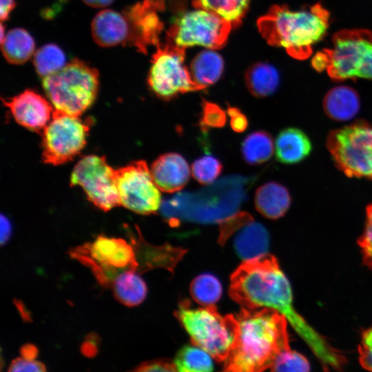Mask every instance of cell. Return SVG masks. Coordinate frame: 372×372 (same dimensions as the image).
Segmentation results:
<instances>
[{"mask_svg":"<svg viewBox=\"0 0 372 372\" xmlns=\"http://www.w3.org/2000/svg\"><path fill=\"white\" fill-rule=\"evenodd\" d=\"M238 329L224 371L258 372L271 369L279 355L291 349L287 320L269 308H242Z\"/></svg>","mask_w":372,"mask_h":372,"instance_id":"cell-2","label":"cell"},{"mask_svg":"<svg viewBox=\"0 0 372 372\" xmlns=\"http://www.w3.org/2000/svg\"><path fill=\"white\" fill-rule=\"evenodd\" d=\"M94 41L103 48L127 43L130 36V25L125 14L111 9L98 12L91 23Z\"/></svg>","mask_w":372,"mask_h":372,"instance_id":"cell-17","label":"cell"},{"mask_svg":"<svg viewBox=\"0 0 372 372\" xmlns=\"http://www.w3.org/2000/svg\"><path fill=\"white\" fill-rule=\"evenodd\" d=\"M272 371H309L310 364L300 353L291 349L282 353L270 369Z\"/></svg>","mask_w":372,"mask_h":372,"instance_id":"cell-33","label":"cell"},{"mask_svg":"<svg viewBox=\"0 0 372 372\" xmlns=\"http://www.w3.org/2000/svg\"><path fill=\"white\" fill-rule=\"evenodd\" d=\"M331 48L317 52L311 65L318 72L327 70L335 81L358 78L372 80V32L346 29L332 37Z\"/></svg>","mask_w":372,"mask_h":372,"instance_id":"cell-4","label":"cell"},{"mask_svg":"<svg viewBox=\"0 0 372 372\" xmlns=\"http://www.w3.org/2000/svg\"><path fill=\"white\" fill-rule=\"evenodd\" d=\"M360 101L357 92L351 87L340 85L330 90L324 96L326 114L338 121L353 118L358 112Z\"/></svg>","mask_w":372,"mask_h":372,"instance_id":"cell-22","label":"cell"},{"mask_svg":"<svg viewBox=\"0 0 372 372\" xmlns=\"http://www.w3.org/2000/svg\"><path fill=\"white\" fill-rule=\"evenodd\" d=\"M326 145L345 175L372 180V124L359 121L334 130Z\"/></svg>","mask_w":372,"mask_h":372,"instance_id":"cell-8","label":"cell"},{"mask_svg":"<svg viewBox=\"0 0 372 372\" xmlns=\"http://www.w3.org/2000/svg\"><path fill=\"white\" fill-rule=\"evenodd\" d=\"M224 62L220 54L205 50L198 54L190 65L194 81L206 88L215 83L221 76Z\"/></svg>","mask_w":372,"mask_h":372,"instance_id":"cell-26","label":"cell"},{"mask_svg":"<svg viewBox=\"0 0 372 372\" xmlns=\"http://www.w3.org/2000/svg\"><path fill=\"white\" fill-rule=\"evenodd\" d=\"M85 4L94 8H104L110 5L114 0H82Z\"/></svg>","mask_w":372,"mask_h":372,"instance_id":"cell-44","label":"cell"},{"mask_svg":"<svg viewBox=\"0 0 372 372\" xmlns=\"http://www.w3.org/2000/svg\"><path fill=\"white\" fill-rule=\"evenodd\" d=\"M20 353L22 357L34 360L38 355V349L34 345L27 344L21 347Z\"/></svg>","mask_w":372,"mask_h":372,"instance_id":"cell-43","label":"cell"},{"mask_svg":"<svg viewBox=\"0 0 372 372\" xmlns=\"http://www.w3.org/2000/svg\"><path fill=\"white\" fill-rule=\"evenodd\" d=\"M166 0H143L126 9L124 14L130 25L127 43L136 47L143 53L150 45H158L159 34L163 30L158 12L165 8Z\"/></svg>","mask_w":372,"mask_h":372,"instance_id":"cell-14","label":"cell"},{"mask_svg":"<svg viewBox=\"0 0 372 372\" xmlns=\"http://www.w3.org/2000/svg\"><path fill=\"white\" fill-rule=\"evenodd\" d=\"M251 0H193L196 8L211 12L237 25L245 14Z\"/></svg>","mask_w":372,"mask_h":372,"instance_id":"cell-28","label":"cell"},{"mask_svg":"<svg viewBox=\"0 0 372 372\" xmlns=\"http://www.w3.org/2000/svg\"><path fill=\"white\" fill-rule=\"evenodd\" d=\"M10 372H43L46 371L45 364L39 361L23 357L14 359L9 365Z\"/></svg>","mask_w":372,"mask_h":372,"instance_id":"cell-38","label":"cell"},{"mask_svg":"<svg viewBox=\"0 0 372 372\" xmlns=\"http://www.w3.org/2000/svg\"><path fill=\"white\" fill-rule=\"evenodd\" d=\"M16 5L15 0H1L0 18L1 21H6Z\"/></svg>","mask_w":372,"mask_h":372,"instance_id":"cell-42","label":"cell"},{"mask_svg":"<svg viewBox=\"0 0 372 372\" xmlns=\"http://www.w3.org/2000/svg\"><path fill=\"white\" fill-rule=\"evenodd\" d=\"M330 13L320 3L290 10L274 5L257 21L258 30L271 45L284 48L291 57L304 60L327 34Z\"/></svg>","mask_w":372,"mask_h":372,"instance_id":"cell-3","label":"cell"},{"mask_svg":"<svg viewBox=\"0 0 372 372\" xmlns=\"http://www.w3.org/2000/svg\"><path fill=\"white\" fill-rule=\"evenodd\" d=\"M89 130V123L80 116L54 110L42 131L44 163L58 165L73 159L85 147Z\"/></svg>","mask_w":372,"mask_h":372,"instance_id":"cell-11","label":"cell"},{"mask_svg":"<svg viewBox=\"0 0 372 372\" xmlns=\"http://www.w3.org/2000/svg\"><path fill=\"white\" fill-rule=\"evenodd\" d=\"M69 254L88 267L104 287H110L120 273L138 269L132 244L122 238L99 236L91 242L72 248Z\"/></svg>","mask_w":372,"mask_h":372,"instance_id":"cell-7","label":"cell"},{"mask_svg":"<svg viewBox=\"0 0 372 372\" xmlns=\"http://www.w3.org/2000/svg\"><path fill=\"white\" fill-rule=\"evenodd\" d=\"M223 169L221 161L211 154L198 158L192 165V176L201 185H209L214 182Z\"/></svg>","mask_w":372,"mask_h":372,"instance_id":"cell-32","label":"cell"},{"mask_svg":"<svg viewBox=\"0 0 372 372\" xmlns=\"http://www.w3.org/2000/svg\"><path fill=\"white\" fill-rule=\"evenodd\" d=\"M232 23L217 14L199 9L180 15L167 31V40L176 45H201L216 50L227 41Z\"/></svg>","mask_w":372,"mask_h":372,"instance_id":"cell-10","label":"cell"},{"mask_svg":"<svg viewBox=\"0 0 372 372\" xmlns=\"http://www.w3.org/2000/svg\"><path fill=\"white\" fill-rule=\"evenodd\" d=\"M132 371L138 372L153 371H176V369L174 362L166 358H160L147 362H143L136 366Z\"/></svg>","mask_w":372,"mask_h":372,"instance_id":"cell-39","label":"cell"},{"mask_svg":"<svg viewBox=\"0 0 372 372\" xmlns=\"http://www.w3.org/2000/svg\"><path fill=\"white\" fill-rule=\"evenodd\" d=\"M110 287L116 300L130 307L140 304L145 300L147 292L145 281L134 270L120 273Z\"/></svg>","mask_w":372,"mask_h":372,"instance_id":"cell-23","label":"cell"},{"mask_svg":"<svg viewBox=\"0 0 372 372\" xmlns=\"http://www.w3.org/2000/svg\"><path fill=\"white\" fill-rule=\"evenodd\" d=\"M237 231L234 245L238 256L244 261L267 254L269 235L262 224L252 220Z\"/></svg>","mask_w":372,"mask_h":372,"instance_id":"cell-20","label":"cell"},{"mask_svg":"<svg viewBox=\"0 0 372 372\" xmlns=\"http://www.w3.org/2000/svg\"><path fill=\"white\" fill-rule=\"evenodd\" d=\"M65 55L62 49L54 43H48L34 54L33 64L37 74L44 78L65 65Z\"/></svg>","mask_w":372,"mask_h":372,"instance_id":"cell-30","label":"cell"},{"mask_svg":"<svg viewBox=\"0 0 372 372\" xmlns=\"http://www.w3.org/2000/svg\"><path fill=\"white\" fill-rule=\"evenodd\" d=\"M193 299L203 306L214 305L222 294V286L218 279L209 273L195 278L190 285Z\"/></svg>","mask_w":372,"mask_h":372,"instance_id":"cell-31","label":"cell"},{"mask_svg":"<svg viewBox=\"0 0 372 372\" xmlns=\"http://www.w3.org/2000/svg\"><path fill=\"white\" fill-rule=\"evenodd\" d=\"M150 172L156 186L166 193L182 189L190 177L188 163L176 152H167L159 156L152 164Z\"/></svg>","mask_w":372,"mask_h":372,"instance_id":"cell-16","label":"cell"},{"mask_svg":"<svg viewBox=\"0 0 372 372\" xmlns=\"http://www.w3.org/2000/svg\"><path fill=\"white\" fill-rule=\"evenodd\" d=\"M254 205L256 210L263 216L276 220L282 217L289 209L291 196L284 185L271 181L257 189Z\"/></svg>","mask_w":372,"mask_h":372,"instance_id":"cell-19","label":"cell"},{"mask_svg":"<svg viewBox=\"0 0 372 372\" xmlns=\"http://www.w3.org/2000/svg\"><path fill=\"white\" fill-rule=\"evenodd\" d=\"M311 143L300 130L288 127L280 131L276 139L275 152L277 160L284 164L302 161L310 154Z\"/></svg>","mask_w":372,"mask_h":372,"instance_id":"cell-21","label":"cell"},{"mask_svg":"<svg viewBox=\"0 0 372 372\" xmlns=\"http://www.w3.org/2000/svg\"><path fill=\"white\" fill-rule=\"evenodd\" d=\"M120 205L141 215L156 213L161 203L160 189L145 161L116 169Z\"/></svg>","mask_w":372,"mask_h":372,"instance_id":"cell-13","label":"cell"},{"mask_svg":"<svg viewBox=\"0 0 372 372\" xmlns=\"http://www.w3.org/2000/svg\"><path fill=\"white\" fill-rule=\"evenodd\" d=\"M254 220L252 216L247 211H239L220 220L218 242L223 245L229 237L240 227Z\"/></svg>","mask_w":372,"mask_h":372,"instance_id":"cell-35","label":"cell"},{"mask_svg":"<svg viewBox=\"0 0 372 372\" xmlns=\"http://www.w3.org/2000/svg\"><path fill=\"white\" fill-rule=\"evenodd\" d=\"M229 293L243 308H269L282 313L307 343L324 370H340L346 358L295 309L290 283L277 259L269 254L245 260L231 274Z\"/></svg>","mask_w":372,"mask_h":372,"instance_id":"cell-1","label":"cell"},{"mask_svg":"<svg viewBox=\"0 0 372 372\" xmlns=\"http://www.w3.org/2000/svg\"><path fill=\"white\" fill-rule=\"evenodd\" d=\"M14 120L24 127L41 132L52 118L54 109L44 97L31 90L3 99Z\"/></svg>","mask_w":372,"mask_h":372,"instance_id":"cell-15","label":"cell"},{"mask_svg":"<svg viewBox=\"0 0 372 372\" xmlns=\"http://www.w3.org/2000/svg\"><path fill=\"white\" fill-rule=\"evenodd\" d=\"M72 186H80L87 199L107 211L120 206L116 169L109 165L104 156L87 155L74 166L70 177Z\"/></svg>","mask_w":372,"mask_h":372,"instance_id":"cell-12","label":"cell"},{"mask_svg":"<svg viewBox=\"0 0 372 372\" xmlns=\"http://www.w3.org/2000/svg\"><path fill=\"white\" fill-rule=\"evenodd\" d=\"M245 81L249 92L256 97H267L277 90L280 79L277 70L266 63L251 65L245 72Z\"/></svg>","mask_w":372,"mask_h":372,"instance_id":"cell-25","label":"cell"},{"mask_svg":"<svg viewBox=\"0 0 372 372\" xmlns=\"http://www.w3.org/2000/svg\"><path fill=\"white\" fill-rule=\"evenodd\" d=\"M185 48L167 40L158 45L152 56L147 82L158 98L169 101L179 94L198 91L204 87L196 83L184 64Z\"/></svg>","mask_w":372,"mask_h":372,"instance_id":"cell-9","label":"cell"},{"mask_svg":"<svg viewBox=\"0 0 372 372\" xmlns=\"http://www.w3.org/2000/svg\"><path fill=\"white\" fill-rule=\"evenodd\" d=\"M227 114L229 118V125L234 132L241 133L245 131L248 127V119L242 111L233 106H228Z\"/></svg>","mask_w":372,"mask_h":372,"instance_id":"cell-40","label":"cell"},{"mask_svg":"<svg viewBox=\"0 0 372 372\" xmlns=\"http://www.w3.org/2000/svg\"><path fill=\"white\" fill-rule=\"evenodd\" d=\"M11 225L8 218L3 215L1 218V245L6 243L11 236Z\"/></svg>","mask_w":372,"mask_h":372,"instance_id":"cell-41","label":"cell"},{"mask_svg":"<svg viewBox=\"0 0 372 372\" xmlns=\"http://www.w3.org/2000/svg\"><path fill=\"white\" fill-rule=\"evenodd\" d=\"M358 244L364 263L372 270V204L366 207L364 229Z\"/></svg>","mask_w":372,"mask_h":372,"instance_id":"cell-36","label":"cell"},{"mask_svg":"<svg viewBox=\"0 0 372 372\" xmlns=\"http://www.w3.org/2000/svg\"><path fill=\"white\" fill-rule=\"evenodd\" d=\"M227 112L216 103L203 100L199 125L202 130L223 127L227 121Z\"/></svg>","mask_w":372,"mask_h":372,"instance_id":"cell-34","label":"cell"},{"mask_svg":"<svg viewBox=\"0 0 372 372\" xmlns=\"http://www.w3.org/2000/svg\"><path fill=\"white\" fill-rule=\"evenodd\" d=\"M42 85L55 110L80 116L96 98L99 74L96 68L74 59L43 78Z\"/></svg>","mask_w":372,"mask_h":372,"instance_id":"cell-5","label":"cell"},{"mask_svg":"<svg viewBox=\"0 0 372 372\" xmlns=\"http://www.w3.org/2000/svg\"><path fill=\"white\" fill-rule=\"evenodd\" d=\"M174 362L176 371L181 372H205L214 369L210 354L195 344L182 347Z\"/></svg>","mask_w":372,"mask_h":372,"instance_id":"cell-29","label":"cell"},{"mask_svg":"<svg viewBox=\"0 0 372 372\" xmlns=\"http://www.w3.org/2000/svg\"><path fill=\"white\" fill-rule=\"evenodd\" d=\"M240 152L245 163L256 165L269 161L273 153V141L269 133L257 130L249 134L242 141Z\"/></svg>","mask_w":372,"mask_h":372,"instance_id":"cell-27","label":"cell"},{"mask_svg":"<svg viewBox=\"0 0 372 372\" xmlns=\"http://www.w3.org/2000/svg\"><path fill=\"white\" fill-rule=\"evenodd\" d=\"M358 351L359 360L362 366L372 371V327L363 332Z\"/></svg>","mask_w":372,"mask_h":372,"instance_id":"cell-37","label":"cell"},{"mask_svg":"<svg viewBox=\"0 0 372 372\" xmlns=\"http://www.w3.org/2000/svg\"><path fill=\"white\" fill-rule=\"evenodd\" d=\"M138 271H146L156 267H163L173 271L177 262L186 253V250L170 245L161 246L147 243L141 238L134 239Z\"/></svg>","mask_w":372,"mask_h":372,"instance_id":"cell-18","label":"cell"},{"mask_svg":"<svg viewBox=\"0 0 372 372\" xmlns=\"http://www.w3.org/2000/svg\"><path fill=\"white\" fill-rule=\"evenodd\" d=\"M175 316L194 344L218 362L226 360L238 329L236 316H222L214 305L195 308L187 300L179 304Z\"/></svg>","mask_w":372,"mask_h":372,"instance_id":"cell-6","label":"cell"},{"mask_svg":"<svg viewBox=\"0 0 372 372\" xmlns=\"http://www.w3.org/2000/svg\"><path fill=\"white\" fill-rule=\"evenodd\" d=\"M4 27H3V24L1 23V41L3 39L5 35H4Z\"/></svg>","mask_w":372,"mask_h":372,"instance_id":"cell-45","label":"cell"},{"mask_svg":"<svg viewBox=\"0 0 372 372\" xmlns=\"http://www.w3.org/2000/svg\"><path fill=\"white\" fill-rule=\"evenodd\" d=\"M1 49L6 60L11 64L21 65L34 54L35 41L25 29L10 30L1 41Z\"/></svg>","mask_w":372,"mask_h":372,"instance_id":"cell-24","label":"cell"}]
</instances>
